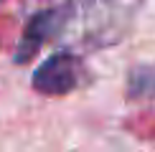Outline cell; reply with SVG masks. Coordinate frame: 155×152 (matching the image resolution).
Segmentation results:
<instances>
[{
	"label": "cell",
	"mask_w": 155,
	"mask_h": 152,
	"mask_svg": "<svg viewBox=\"0 0 155 152\" xmlns=\"http://www.w3.org/2000/svg\"><path fill=\"white\" fill-rule=\"evenodd\" d=\"M81 81V61L71 53H54L48 56L33 74V89L38 94L61 97L79 86Z\"/></svg>",
	"instance_id": "cell-1"
},
{
	"label": "cell",
	"mask_w": 155,
	"mask_h": 152,
	"mask_svg": "<svg viewBox=\"0 0 155 152\" xmlns=\"http://www.w3.org/2000/svg\"><path fill=\"white\" fill-rule=\"evenodd\" d=\"M64 21V10L61 8H51V10H41L25 23L21 43L15 51V63H28L33 56L41 51V46L54 36V30H59V25Z\"/></svg>",
	"instance_id": "cell-2"
},
{
	"label": "cell",
	"mask_w": 155,
	"mask_h": 152,
	"mask_svg": "<svg viewBox=\"0 0 155 152\" xmlns=\"http://www.w3.org/2000/svg\"><path fill=\"white\" fill-rule=\"evenodd\" d=\"M127 94L132 99H150L155 97V68L153 66H137L130 71Z\"/></svg>",
	"instance_id": "cell-3"
}]
</instances>
